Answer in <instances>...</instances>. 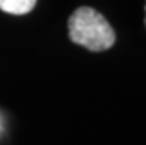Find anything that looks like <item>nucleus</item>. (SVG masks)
Returning a JSON list of instances; mask_svg holds the SVG:
<instances>
[{"label": "nucleus", "mask_w": 146, "mask_h": 145, "mask_svg": "<svg viewBox=\"0 0 146 145\" xmlns=\"http://www.w3.org/2000/svg\"><path fill=\"white\" fill-rule=\"evenodd\" d=\"M37 0H0V9L6 13L24 15L33 11Z\"/></svg>", "instance_id": "f03ea898"}, {"label": "nucleus", "mask_w": 146, "mask_h": 145, "mask_svg": "<svg viewBox=\"0 0 146 145\" xmlns=\"http://www.w3.org/2000/svg\"><path fill=\"white\" fill-rule=\"evenodd\" d=\"M145 9H146V7H145ZM145 24H146V18H145Z\"/></svg>", "instance_id": "7ed1b4c3"}, {"label": "nucleus", "mask_w": 146, "mask_h": 145, "mask_svg": "<svg viewBox=\"0 0 146 145\" xmlns=\"http://www.w3.org/2000/svg\"><path fill=\"white\" fill-rule=\"evenodd\" d=\"M70 39L92 52H102L112 47L115 33L104 15L87 6H81L68 19Z\"/></svg>", "instance_id": "f257e3e1"}]
</instances>
